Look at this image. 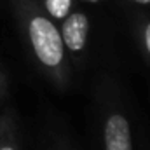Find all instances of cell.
I'll return each mask as SVG.
<instances>
[{
    "label": "cell",
    "instance_id": "cell-1",
    "mask_svg": "<svg viewBox=\"0 0 150 150\" xmlns=\"http://www.w3.org/2000/svg\"><path fill=\"white\" fill-rule=\"evenodd\" d=\"M30 38L38 59L47 67H56L63 59V40L56 26L45 19L35 18L30 23Z\"/></svg>",
    "mask_w": 150,
    "mask_h": 150
},
{
    "label": "cell",
    "instance_id": "cell-2",
    "mask_svg": "<svg viewBox=\"0 0 150 150\" xmlns=\"http://www.w3.org/2000/svg\"><path fill=\"white\" fill-rule=\"evenodd\" d=\"M105 150H133L129 124L122 115H112L105 126Z\"/></svg>",
    "mask_w": 150,
    "mask_h": 150
},
{
    "label": "cell",
    "instance_id": "cell-3",
    "mask_svg": "<svg viewBox=\"0 0 150 150\" xmlns=\"http://www.w3.org/2000/svg\"><path fill=\"white\" fill-rule=\"evenodd\" d=\"M87 32H89V21L82 12H75L72 14L65 25H63V40L67 44L68 49L72 51H80L86 45V38H87Z\"/></svg>",
    "mask_w": 150,
    "mask_h": 150
},
{
    "label": "cell",
    "instance_id": "cell-4",
    "mask_svg": "<svg viewBox=\"0 0 150 150\" xmlns=\"http://www.w3.org/2000/svg\"><path fill=\"white\" fill-rule=\"evenodd\" d=\"M45 5L54 18H65L70 11V0H45Z\"/></svg>",
    "mask_w": 150,
    "mask_h": 150
},
{
    "label": "cell",
    "instance_id": "cell-5",
    "mask_svg": "<svg viewBox=\"0 0 150 150\" xmlns=\"http://www.w3.org/2000/svg\"><path fill=\"white\" fill-rule=\"evenodd\" d=\"M145 44H147V49H149V52H150V23H149V26H147V30H145Z\"/></svg>",
    "mask_w": 150,
    "mask_h": 150
},
{
    "label": "cell",
    "instance_id": "cell-6",
    "mask_svg": "<svg viewBox=\"0 0 150 150\" xmlns=\"http://www.w3.org/2000/svg\"><path fill=\"white\" fill-rule=\"evenodd\" d=\"M134 2H138V4H150V0H134Z\"/></svg>",
    "mask_w": 150,
    "mask_h": 150
},
{
    "label": "cell",
    "instance_id": "cell-7",
    "mask_svg": "<svg viewBox=\"0 0 150 150\" xmlns=\"http://www.w3.org/2000/svg\"><path fill=\"white\" fill-rule=\"evenodd\" d=\"M0 150H14V149H12V147H2Z\"/></svg>",
    "mask_w": 150,
    "mask_h": 150
}]
</instances>
